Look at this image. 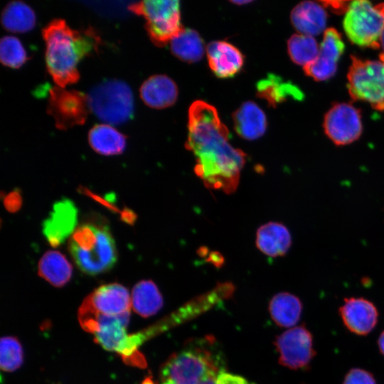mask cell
I'll return each mask as SVG.
<instances>
[{
	"instance_id": "1",
	"label": "cell",
	"mask_w": 384,
	"mask_h": 384,
	"mask_svg": "<svg viewBox=\"0 0 384 384\" xmlns=\"http://www.w3.org/2000/svg\"><path fill=\"white\" fill-rule=\"evenodd\" d=\"M188 128L186 147L196 158V174L208 188L235 192L246 154L229 143L228 129L217 110L204 101H195L189 107Z\"/></svg>"
},
{
	"instance_id": "2",
	"label": "cell",
	"mask_w": 384,
	"mask_h": 384,
	"mask_svg": "<svg viewBox=\"0 0 384 384\" xmlns=\"http://www.w3.org/2000/svg\"><path fill=\"white\" fill-rule=\"evenodd\" d=\"M46 43L47 70L60 87L76 82L78 64L98 47L100 38L92 28L82 32L70 28L63 19H54L42 31Z\"/></svg>"
},
{
	"instance_id": "3",
	"label": "cell",
	"mask_w": 384,
	"mask_h": 384,
	"mask_svg": "<svg viewBox=\"0 0 384 384\" xmlns=\"http://www.w3.org/2000/svg\"><path fill=\"white\" fill-rule=\"evenodd\" d=\"M225 370L223 353L213 336L189 341L173 353L159 370L161 382L174 384H196L216 378Z\"/></svg>"
},
{
	"instance_id": "4",
	"label": "cell",
	"mask_w": 384,
	"mask_h": 384,
	"mask_svg": "<svg viewBox=\"0 0 384 384\" xmlns=\"http://www.w3.org/2000/svg\"><path fill=\"white\" fill-rule=\"evenodd\" d=\"M68 249L76 266L94 276L110 270L117 261V250L109 228L100 222L85 223L75 229Z\"/></svg>"
},
{
	"instance_id": "5",
	"label": "cell",
	"mask_w": 384,
	"mask_h": 384,
	"mask_svg": "<svg viewBox=\"0 0 384 384\" xmlns=\"http://www.w3.org/2000/svg\"><path fill=\"white\" fill-rule=\"evenodd\" d=\"M87 97L90 111L105 124H121L133 115L132 91L122 80H105L95 86Z\"/></svg>"
},
{
	"instance_id": "6",
	"label": "cell",
	"mask_w": 384,
	"mask_h": 384,
	"mask_svg": "<svg viewBox=\"0 0 384 384\" xmlns=\"http://www.w3.org/2000/svg\"><path fill=\"white\" fill-rule=\"evenodd\" d=\"M343 26L348 38L353 43L378 48L384 30V3L373 5L366 0L350 2Z\"/></svg>"
},
{
	"instance_id": "7",
	"label": "cell",
	"mask_w": 384,
	"mask_h": 384,
	"mask_svg": "<svg viewBox=\"0 0 384 384\" xmlns=\"http://www.w3.org/2000/svg\"><path fill=\"white\" fill-rule=\"evenodd\" d=\"M128 9L144 17L146 30L157 46L166 45L184 28L181 23L179 1H142L130 4Z\"/></svg>"
},
{
	"instance_id": "8",
	"label": "cell",
	"mask_w": 384,
	"mask_h": 384,
	"mask_svg": "<svg viewBox=\"0 0 384 384\" xmlns=\"http://www.w3.org/2000/svg\"><path fill=\"white\" fill-rule=\"evenodd\" d=\"M348 78V92L353 100L366 102L377 110H384V54L378 60L351 56Z\"/></svg>"
},
{
	"instance_id": "9",
	"label": "cell",
	"mask_w": 384,
	"mask_h": 384,
	"mask_svg": "<svg viewBox=\"0 0 384 384\" xmlns=\"http://www.w3.org/2000/svg\"><path fill=\"white\" fill-rule=\"evenodd\" d=\"M89 112L87 97L84 93L58 86L50 90L47 112L54 119L58 129L67 130L82 125Z\"/></svg>"
},
{
	"instance_id": "10",
	"label": "cell",
	"mask_w": 384,
	"mask_h": 384,
	"mask_svg": "<svg viewBox=\"0 0 384 384\" xmlns=\"http://www.w3.org/2000/svg\"><path fill=\"white\" fill-rule=\"evenodd\" d=\"M274 345L279 363L292 370L308 369L316 354L312 334L304 325L283 332L276 338Z\"/></svg>"
},
{
	"instance_id": "11",
	"label": "cell",
	"mask_w": 384,
	"mask_h": 384,
	"mask_svg": "<svg viewBox=\"0 0 384 384\" xmlns=\"http://www.w3.org/2000/svg\"><path fill=\"white\" fill-rule=\"evenodd\" d=\"M324 129L336 145L348 144L362 133L361 112L351 104L336 103L325 114Z\"/></svg>"
},
{
	"instance_id": "12",
	"label": "cell",
	"mask_w": 384,
	"mask_h": 384,
	"mask_svg": "<svg viewBox=\"0 0 384 384\" xmlns=\"http://www.w3.org/2000/svg\"><path fill=\"white\" fill-rule=\"evenodd\" d=\"M344 48L340 33L334 28H327L324 33L316 60L303 67L305 73L318 81L329 79L336 71Z\"/></svg>"
},
{
	"instance_id": "13",
	"label": "cell",
	"mask_w": 384,
	"mask_h": 384,
	"mask_svg": "<svg viewBox=\"0 0 384 384\" xmlns=\"http://www.w3.org/2000/svg\"><path fill=\"white\" fill-rule=\"evenodd\" d=\"M78 209L74 203L63 198L53 206L49 217L42 224V231L52 247L61 245L75 230Z\"/></svg>"
},
{
	"instance_id": "14",
	"label": "cell",
	"mask_w": 384,
	"mask_h": 384,
	"mask_svg": "<svg viewBox=\"0 0 384 384\" xmlns=\"http://www.w3.org/2000/svg\"><path fill=\"white\" fill-rule=\"evenodd\" d=\"M94 311L114 316L129 312L132 301L128 289L118 283L102 285L90 294L82 303Z\"/></svg>"
},
{
	"instance_id": "15",
	"label": "cell",
	"mask_w": 384,
	"mask_h": 384,
	"mask_svg": "<svg viewBox=\"0 0 384 384\" xmlns=\"http://www.w3.org/2000/svg\"><path fill=\"white\" fill-rule=\"evenodd\" d=\"M338 312L345 326L356 335L368 334L378 324V311L376 306L363 297L344 299Z\"/></svg>"
},
{
	"instance_id": "16",
	"label": "cell",
	"mask_w": 384,
	"mask_h": 384,
	"mask_svg": "<svg viewBox=\"0 0 384 384\" xmlns=\"http://www.w3.org/2000/svg\"><path fill=\"white\" fill-rule=\"evenodd\" d=\"M209 67L219 78H232L242 68L244 56L228 42L214 41L206 47Z\"/></svg>"
},
{
	"instance_id": "17",
	"label": "cell",
	"mask_w": 384,
	"mask_h": 384,
	"mask_svg": "<svg viewBox=\"0 0 384 384\" xmlns=\"http://www.w3.org/2000/svg\"><path fill=\"white\" fill-rule=\"evenodd\" d=\"M139 93L142 101L149 107L164 109L176 102L178 88L176 83L166 75H156L142 83Z\"/></svg>"
},
{
	"instance_id": "18",
	"label": "cell",
	"mask_w": 384,
	"mask_h": 384,
	"mask_svg": "<svg viewBox=\"0 0 384 384\" xmlns=\"http://www.w3.org/2000/svg\"><path fill=\"white\" fill-rule=\"evenodd\" d=\"M234 129L247 140H255L265 134L267 122L264 112L254 102L247 101L233 114Z\"/></svg>"
},
{
	"instance_id": "19",
	"label": "cell",
	"mask_w": 384,
	"mask_h": 384,
	"mask_svg": "<svg viewBox=\"0 0 384 384\" xmlns=\"http://www.w3.org/2000/svg\"><path fill=\"white\" fill-rule=\"evenodd\" d=\"M290 16L292 25L301 34L316 36L326 28V12L322 5L314 1L299 3L292 9Z\"/></svg>"
},
{
	"instance_id": "20",
	"label": "cell",
	"mask_w": 384,
	"mask_h": 384,
	"mask_svg": "<svg viewBox=\"0 0 384 384\" xmlns=\"http://www.w3.org/2000/svg\"><path fill=\"white\" fill-rule=\"evenodd\" d=\"M291 245V234L282 223L270 222L260 226L257 231V247L267 256H282L287 253Z\"/></svg>"
},
{
	"instance_id": "21",
	"label": "cell",
	"mask_w": 384,
	"mask_h": 384,
	"mask_svg": "<svg viewBox=\"0 0 384 384\" xmlns=\"http://www.w3.org/2000/svg\"><path fill=\"white\" fill-rule=\"evenodd\" d=\"M88 142L97 153L106 155L122 154L126 147V137L107 124H96L88 133Z\"/></svg>"
},
{
	"instance_id": "22",
	"label": "cell",
	"mask_w": 384,
	"mask_h": 384,
	"mask_svg": "<svg viewBox=\"0 0 384 384\" xmlns=\"http://www.w3.org/2000/svg\"><path fill=\"white\" fill-rule=\"evenodd\" d=\"M302 303L295 295L289 292L275 294L269 304L272 320L281 327H292L298 323L302 312Z\"/></svg>"
},
{
	"instance_id": "23",
	"label": "cell",
	"mask_w": 384,
	"mask_h": 384,
	"mask_svg": "<svg viewBox=\"0 0 384 384\" xmlns=\"http://www.w3.org/2000/svg\"><path fill=\"white\" fill-rule=\"evenodd\" d=\"M73 274V267L61 252H46L38 263V274L50 284L60 287L66 284Z\"/></svg>"
},
{
	"instance_id": "24",
	"label": "cell",
	"mask_w": 384,
	"mask_h": 384,
	"mask_svg": "<svg viewBox=\"0 0 384 384\" xmlns=\"http://www.w3.org/2000/svg\"><path fill=\"white\" fill-rule=\"evenodd\" d=\"M257 95L272 107H276L289 97L301 100L304 96L297 86L272 73L257 83Z\"/></svg>"
},
{
	"instance_id": "25",
	"label": "cell",
	"mask_w": 384,
	"mask_h": 384,
	"mask_svg": "<svg viewBox=\"0 0 384 384\" xmlns=\"http://www.w3.org/2000/svg\"><path fill=\"white\" fill-rule=\"evenodd\" d=\"M132 306L143 317L156 314L163 306V298L157 286L151 280H142L132 289Z\"/></svg>"
},
{
	"instance_id": "26",
	"label": "cell",
	"mask_w": 384,
	"mask_h": 384,
	"mask_svg": "<svg viewBox=\"0 0 384 384\" xmlns=\"http://www.w3.org/2000/svg\"><path fill=\"white\" fill-rule=\"evenodd\" d=\"M172 53L186 63L199 61L204 54V43L199 33L191 28H183L170 41Z\"/></svg>"
},
{
	"instance_id": "27",
	"label": "cell",
	"mask_w": 384,
	"mask_h": 384,
	"mask_svg": "<svg viewBox=\"0 0 384 384\" xmlns=\"http://www.w3.org/2000/svg\"><path fill=\"white\" fill-rule=\"evenodd\" d=\"M1 24L10 32L25 33L34 28L36 14L34 11L24 2L11 1L2 11Z\"/></svg>"
},
{
	"instance_id": "28",
	"label": "cell",
	"mask_w": 384,
	"mask_h": 384,
	"mask_svg": "<svg viewBox=\"0 0 384 384\" xmlns=\"http://www.w3.org/2000/svg\"><path fill=\"white\" fill-rule=\"evenodd\" d=\"M287 48L292 60L303 67L314 62L319 51V46L314 36L301 33L290 37Z\"/></svg>"
},
{
	"instance_id": "29",
	"label": "cell",
	"mask_w": 384,
	"mask_h": 384,
	"mask_svg": "<svg viewBox=\"0 0 384 384\" xmlns=\"http://www.w3.org/2000/svg\"><path fill=\"white\" fill-rule=\"evenodd\" d=\"M28 59L22 43L15 36H6L0 41V60L3 65L19 68Z\"/></svg>"
},
{
	"instance_id": "30",
	"label": "cell",
	"mask_w": 384,
	"mask_h": 384,
	"mask_svg": "<svg viewBox=\"0 0 384 384\" xmlns=\"http://www.w3.org/2000/svg\"><path fill=\"white\" fill-rule=\"evenodd\" d=\"M0 348V366L2 370L11 372L21 366L23 350L16 338L13 336L2 337Z\"/></svg>"
},
{
	"instance_id": "31",
	"label": "cell",
	"mask_w": 384,
	"mask_h": 384,
	"mask_svg": "<svg viewBox=\"0 0 384 384\" xmlns=\"http://www.w3.org/2000/svg\"><path fill=\"white\" fill-rule=\"evenodd\" d=\"M343 384H377L373 375L362 368L351 369L345 375Z\"/></svg>"
},
{
	"instance_id": "32",
	"label": "cell",
	"mask_w": 384,
	"mask_h": 384,
	"mask_svg": "<svg viewBox=\"0 0 384 384\" xmlns=\"http://www.w3.org/2000/svg\"><path fill=\"white\" fill-rule=\"evenodd\" d=\"M216 384H250L245 378L235 375L226 370L218 373L215 378Z\"/></svg>"
},
{
	"instance_id": "33",
	"label": "cell",
	"mask_w": 384,
	"mask_h": 384,
	"mask_svg": "<svg viewBox=\"0 0 384 384\" xmlns=\"http://www.w3.org/2000/svg\"><path fill=\"white\" fill-rule=\"evenodd\" d=\"M21 204V197L17 191L10 193L5 198V206L9 211L17 210Z\"/></svg>"
},
{
	"instance_id": "34",
	"label": "cell",
	"mask_w": 384,
	"mask_h": 384,
	"mask_svg": "<svg viewBox=\"0 0 384 384\" xmlns=\"http://www.w3.org/2000/svg\"><path fill=\"white\" fill-rule=\"evenodd\" d=\"M121 218L126 223L133 224L137 217L131 210L126 209L122 212Z\"/></svg>"
},
{
	"instance_id": "35",
	"label": "cell",
	"mask_w": 384,
	"mask_h": 384,
	"mask_svg": "<svg viewBox=\"0 0 384 384\" xmlns=\"http://www.w3.org/2000/svg\"><path fill=\"white\" fill-rule=\"evenodd\" d=\"M378 346L380 353L384 356V331H382L378 337Z\"/></svg>"
},
{
	"instance_id": "36",
	"label": "cell",
	"mask_w": 384,
	"mask_h": 384,
	"mask_svg": "<svg viewBox=\"0 0 384 384\" xmlns=\"http://www.w3.org/2000/svg\"><path fill=\"white\" fill-rule=\"evenodd\" d=\"M160 384H174V383L165 381V382H161ZM196 384H216L215 383V378H209V379L203 380V381H201V382H200L198 383H196Z\"/></svg>"
},
{
	"instance_id": "37",
	"label": "cell",
	"mask_w": 384,
	"mask_h": 384,
	"mask_svg": "<svg viewBox=\"0 0 384 384\" xmlns=\"http://www.w3.org/2000/svg\"><path fill=\"white\" fill-rule=\"evenodd\" d=\"M380 46H381L383 49V54H384V30L381 34L380 38Z\"/></svg>"
},
{
	"instance_id": "38",
	"label": "cell",
	"mask_w": 384,
	"mask_h": 384,
	"mask_svg": "<svg viewBox=\"0 0 384 384\" xmlns=\"http://www.w3.org/2000/svg\"><path fill=\"white\" fill-rule=\"evenodd\" d=\"M232 3H234L237 5L246 4L252 2V1H231Z\"/></svg>"
}]
</instances>
